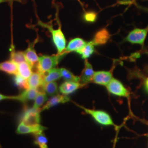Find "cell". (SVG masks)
Masks as SVG:
<instances>
[{
    "mask_svg": "<svg viewBox=\"0 0 148 148\" xmlns=\"http://www.w3.org/2000/svg\"><path fill=\"white\" fill-rule=\"evenodd\" d=\"M66 53L64 52L53 56L42 55L40 56L36 68L37 71L44 75L51 69L55 68Z\"/></svg>",
    "mask_w": 148,
    "mask_h": 148,
    "instance_id": "cell-1",
    "label": "cell"
},
{
    "mask_svg": "<svg viewBox=\"0 0 148 148\" xmlns=\"http://www.w3.org/2000/svg\"><path fill=\"white\" fill-rule=\"evenodd\" d=\"M38 25L47 28L52 35L53 42L58 51V54H62L65 52L66 48V39L60 27L57 29H54L52 25L43 23L38 21Z\"/></svg>",
    "mask_w": 148,
    "mask_h": 148,
    "instance_id": "cell-2",
    "label": "cell"
},
{
    "mask_svg": "<svg viewBox=\"0 0 148 148\" xmlns=\"http://www.w3.org/2000/svg\"><path fill=\"white\" fill-rule=\"evenodd\" d=\"M85 112L93 117L97 123L103 126H116L115 124L112 120L110 115L106 111L90 109L82 106H78Z\"/></svg>",
    "mask_w": 148,
    "mask_h": 148,
    "instance_id": "cell-3",
    "label": "cell"
},
{
    "mask_svg": "<svg viewBox=\"0 0 148 148\" xmlns=\"http://www.w3.org/2000/svg\"><path fill=\"white\" fill-rule=\"evenodd\" d=\"M148 33V27L144 29L136 28L128 34L125 40L132 44L143 45Z\"/></svg>",
    "mask_w": 148,
    "mask_h": 148,
    "instance_id": "cell-4",
    "label": "cell"
},
{
    "mask_svg": "<svg viewBox=\"0 0 148 148\" xmlns=\"http://www.w3.org/2000/svg\"><path fill=\"white\" fill-rule=\"evenodd\" d=\"M106 87L108 92L113 95L122 97H128L129 96L128 90L120 81L116 79L112 78Z\"/></svg>",
    "mask_w": 148,
    "mask_h": 148,
    "instance_id": "cell-5",
    "label": "cell"
},
{
    "mask_svg": "<svg viewBox=\"0 0 148 148\" xmlns=\"http://www.w3.org/2000/svg\"><path fill=\"white\" fill-rule=\"evenodd\" d=\"M40 109L29 108L25 109L21 115V121L26 125H36L40 123Z\"/></svg>",
    "mask_w": 148,
    "mask_h": 148,
    "instance_id": "cell-6",
    "label": "cell"
},
{
    "mask_svg": "<svg viewBox=\"0 0 148 148\" xmlns=\"http://www.w3.org/2000/svg\"><path fill=\"white\" fill-rule=\"evenodd\" d=\"M47 128L43 126L40 123L36 125H26L21 121L17 127L16 132L18 134H33L34 135L43 132Z\"/></svg>",
    "mask_w": 148,
    "mask_h": 148,
    "instance_id": "cell-7",
    "label": "cell"
},
{
    "mask_svg": "<svg viewBox=\"0 0 148 148\" xmlns=\"http://www.w3.org/2000/svg\"><path fill=\"white\" fill-rule=\"evenodd\" d=\"M36 42V41H34L32 43H30L29 47L25 51H24L25 60L30 65L32 69H34L35 67L36 68H37V64L38 62V58H39L34 48L35 44Z\"/></svg>",
    "mask_w": 148,
    "mask_h": 148,
    "instance_id": "cell-8",
    "label": "cell"
},
{
    "mask_svg": "<svg viewBox=\"0 0 148 148\" xmlns=\"http://www.w3.org/2000/svg\"><path fill=\"white\" fill-rule=\"evenodd\" d=\"M112 78L110 71H98L95 73L92 81L97 85L106 86Z\"/></svg>",
    "mask_w": 148,
    "mask_h": 148,
    "instance_id": "cell-9",
    "label": "cell"
},
{
    "mask_svg": "<svg viewBox=\"0 0 148 148\" xmlns=\"http://www.w3.org/2000/svg\"><path fill=\"white\" fill-rule=\"evenodd\" d=\"M95 71L93 69L92 65L90 62L86 59L85 62V67L83 69L81 76H79V82L83 85H86L92 81Z\"/></svg>",
    "mask_w": 148,
    "mask_h": 148,
    "instance_id": "cell-10",
    "label": "cell"
},
{
    "mask_svg": "<svg viewBox=\"0 0 148 148\" xmlns=\"http://www.w3.org/2000/svg\"><path fill=\"white\" fill-rule=\"evenodd\" d=\"M82 86L83 85L79 82L65 81L59 86V90L62 95H68L74 93Z\"/></svg>",
    "mask_w": 148,
    "mask_h": 148,
    "instance_id": "cell-11",
    "label": "cell"
},
{
    "mask_svg": "<svg viewBox=\"0 0 148 148\" xmlns=\"http://www.w3.org/2000/svg\"><path fill=\"white\" fill-rule=\"evenodd\" d=\"M70 101L69 97L64 95H57L53 96L49 101H47L46 104L41 108V112L48 110L51 108L57 106L59 104H64Z\"/></svg>",
    "mask_w": 148,
    "mask_h": 148,
    "instance_id": "cell-12",
    "label": "cell"
},
{
    "mask_svg": "<svg viewBox=\"0 0 148 148\" xmlns=\"http://www.w3.org/2000/svg\"><path fill=\"white\" fill-rule=\"evenodd\" d=\"M27 81L29 88L37 89L39 90V88H42L43 85H44L43 75L38 71L33 72L31 76L27 79Z\"/></svg>",
    "mask_w": 148,
    "mask_h": 148,
    "instance_id": "cell-13",
    "label": "cell"
},
{
    "mask_svg": "<svg viewBox=\"0 0 148 148\" xmlns=\"http://www.w3.org/2000/svg\"><path fill=\"white\" fill-rule=\"evenodd\" d=\"M39 90L34 88H29L24 90L23 92L18 95L14 96V99L16 101H19L22 103H26L28 101L35 100Z\"/></svg>",
    "mask_w": 148,
    "mask_h": 148,
    "instance_id": "cell-14",
    "label": "cell"
},
{
    "mask_svg": "<svg viewBox=\"0 0 148 148\" xmlns=\"http://www.w3.org/2000/svg\"><path fill=\"white\" fill-rule=\"evenodd\" d=\"M110 38V34L108 30L104 28L97 32L92 42L95 46L105 45Z\"/></svg>",
    "mask_w": 148,
    "mask_h": 148,
    "instance_id": "cell-15",
    "label": "cell"
},
{
    "mask_svg": "<svg viewBox=\"0 0 148 148\" xmlns=\"http://www.w3.org/2000/svg\"><path fill=\"white\" fill-rule=\"evenodd\" d=\"M87 43V42L84 39L77 37L72 39L68 43L67 46L66 47L65 52L69 53L72 52H77L80 49L83 47Z\"/></svg>",
    "mask_w": 148,
    "mask_h": 148,
    "instance_id": "cell-16",
    "label": "cell"
},
{
    "mask_svg": "<svg viewBox=\"0 0 148 148\" xmlns=\"http://www.w3.org/2000/svg\"><path fill=\"white\" fill-rule=\"evenodd\" d=\"M18 74L25 79H28L33 73L32 68L27 61L17 65Z\"/></svg>",
    "mask_w": 148,
    "mask_h": 148,
    "instance_id": "cell-17",
    "label": "cell"
},
{
    "mask_svg": "<svg viewBox=\"0 0 148 148\" xmlns=\"http://www.w3.org/2000/svg\"><path fill=\"white\" fill-rule=\"evenodd\" d=\"M0 71L15 75L18 74L17 64L11 60L0 63Z\"/></svg>",
    "mask_w": 148,
    "mask_h": 148,
    "instance_id": "cell-18",
    "label": "cell"
},
{
    "mask_svg": "<svg viewBox=\"0 0 148 148\" xmlns=\"http://www.w3.org/2000/svg\"><path fill=\"white\" fill-rule=\"evenodd\" d=\"M62 77L60 69L53 68L49 70L43 75L44 84L50 82H54Z\"/></svg>",
    "mask_w": 148,
    "mask_h": 148,
    "instance_id": "cell-19",
    "label": "cell"
},
{
    "mask_svg": "<svg viewBox=\"0 0 148 148\" xmlns=\"http://www.w3.org/2000/svg\"><path fill=\"white\" fill-rule=\"evenodd\" d=\"M95 52V45L92 41H90L79 50L77 53L81 56V58L84 59H87L93 54Z\"/></svg>",
    "mask_w": 148,
    "mask_h": 148,
    "instance_id": "cell-20",
    "label": "cell"
},
{
    "mask_svg": "<svg viewBox=\"0 0 148 148\" xmlns=\"http://www.w3.org/2000/svg\"><path fill=\"white\" fill-rule=\"evenodd\" d=\"M42 91L45 92L47 95L51 97L57 95L58 93V85L55 81L45 83L43 85Z\"/></svg>",
    "mask_w": 148,
    "mask_h": 148,
    "instance_id": "cell-21",
    "label": "cell"
},
{
    "mask_svg": "<svg viewBox=\"0 0 148 148\" xmlns=\"http://www.w3.org/2000/svg\"><path fill=\"white\" fill-rule=\"evenodd\" d=\"M47 95L43 91L38 92L35 99L32 108L35 109H40L41 107L47 101Z\"/></svg>",
    "mask_w": 148,
    "mask_h": 148,
    "instance_id": "cell-22",
    "label": "cell"
},
{
    "mask_svg": "<svg viewBox=\"0 0 148 148\" xmlns=\"http://www.w3.org/2000/svg\"><path fill=\"white\" fill-rule=\"evenodd\" d=\"M34 136V143L39 148H48L47 139L43 134V132L35 134Z\"/></svg>",
    "mask_w": 148,
    "mask_h": 148,
    "instance_id": "cell-23",
    "label": "cell"
},
{
    "mask_svg": "<svg viewBox=\"0 0 148 148\" xmlns=\"http://www.w3.org/2000/svg\"><path fill=\"white\" fill-rule=\"evenodd\" d=\"M60 69L62 77H63L65 81H75V82H79L80 81L79 76L74 75V74L68 69H65V68H61Z\"/></svg>",
    "mask_w": 148,
    "mask_h": 148,
    "instance_id": "cell-24",
    "label": "cell"
},
{
    "mask_svg": "<svg viewBox=\"0 0 148 148\" xmlns=\"http://www.w3.org/2000/svg\"><path fill=\"white\" fill-rule=\"evenodd\" d=\"M10 60L14 62L17 65L26 61L24 52L16 51L15 50H13L11 51Z\"/></svg>",
    "mask_w": 148,
    "mask_h": 148,
    "instance_id": "cell-25",
    "label": "cell"
},
{
    "mask_svg": "<svg viewBox=\"0 0 148 148\" xmlns=\"http://www.w3.org/2000/svg\"><path fill=\"white\" fill-rule=\"evenodd\" d=\"M14 82L16 85L21 90H27L29 88L27 79L21 77L18 74L15 75Z\"/></svg>",
    "mask_w": 148,
    "mask_h": 148,
    "instance_id": "cell-26",
    "label": "cell"
},
{
    "mask_svg": "<svg viewBox=\"0 0 148 148\" xmlns=\"http://www.w3.org/2000/svg\"><path fill=\"white\" fill-rule=\"evenodd\" d=\"M97 18V14L93 11H89L85 13L84 14V19L85 21L90 23L95 22Z\"/></svg>",
    "mask_w": 148,
    "mask_h": 148,
    "instance_id": "cell-27",
    "label": "cell"
},
{
    "mask_svg": "<svg viewBox=\"0 0 148 148\" xmlns=\"http://www.w3.org/2000/svg\"><path fill=\"white\" fill-rule=\"evenodd\" d=\"M6 99L14 100V96H8V95H3L0 93V101L6 100Z\"/></svg>",
    "mask_w": 148,
    "mask_h": 148,
    "instance_id": "cell-28",
    "label": "cell"
},
{
    "mask_svg": "<svg viewBox=\"0 0 148 148\" xmlns=\"http://www.w3.org/2000/svg\"><path fill=\"white\" fill-rule=\"evenodd\" d=\"M145 88L148 92V77L145 81Z\"/></svg>",
    "mask_w": 148,
    "mask_h": 148,
    "instance_id": "cell-29",
    "label": "cell"
},
{
    "mask_svg": "<svg viewBox=\"0 0 148 148\" xmlns=\"http://www.w3.org/2000/svg\"><path fill=\"white\" fill-rule=\"evenodd\" d=\"M8 1H9V0H0V3H2L5 2H7Z\"/></svg>",
    "mask_w": 148,
    "mask_h": 148,
    "instance_id": "cell-30",
    "label": "cell"
},
{
    "mask_svg": "<svg viewBox=\"0 0 148 148\" xmlns=\"http://www.w3.org/2000/svg\"><path fill=\"white\" fill-rule=\"evenodd\" d=\"M146 10H147L148 11V9H146Z\"/></svg>",
    "mask_w": 148,
    "mask_h": 148,
    "instance_id": "cell-31",
    "label": "cell"
}]
</instances>
